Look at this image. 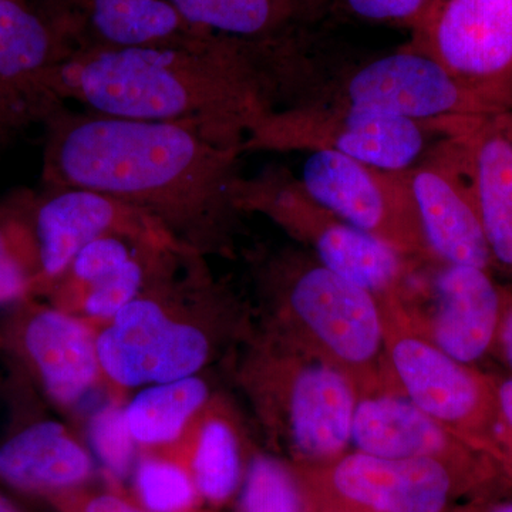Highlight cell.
<instances>
[{
    "label": "cell",
    "mask_w": 512,
    "mask_h": 512,
    "mask_svg": "<svg viewBox=\"0 0 512 512\" xmlns=\"http://www.w3.org/2000/svg\"><path fill=\"white\" fill-rule=\"evenodd\" d=\"M239 512H305V497L295 474L282 461L259 454L245 470Z\"/></svg>",
    "instance_id": "cell-27"
},
{
    "label": "cell",
    "mask_w": 512,
    "mask_h": 512,
    "mask_svg": "<svg viewBox=\"0 0 512 512\" xmlns=\"http://www.w3.org/2000/svg\"><path fill=\"white\" fill-rule=\"evenodd\" d=\"M94 473L96 460L89 446L60 421H28L0 441V481L49 503L84 490Z\"/></svg>",
    "instance_id": "cell-19"
},
{
    "label": "cell",
    "mask_w": 512,
    "mask_h": 512,
    "mask_svg": "<svg viewBox=\"0 0 512 512\" xmlns=\"http://www.w3.org/2000/svg\"><path fill=\"white\" fill-rule=\"evenodd\" d=\"M356 18L413 28L429 0H336Z\"/></svg>",
    "instance_id": "cell-29"
},
{
    "label": "cell",
    "mask_w": 512,
    "mask_h": 512,
    "mask_svg": "<svg viewBox=\"0 0 512 512\" xmlns=\"http://www.w3.org/2000/svg\"><path fill=\"white\" fill-rule=\"evenodd\" d=\"M498 407V444L512 451V377L495 380Z\"/></svg>",
    "instance_id": "cell-31"
},
{
    "label": "cell",
    "mask_w": 512,
    "mask_h": 512,
    "mask_svg": "<svg viewBox=\"0 0 512 512\" xmlns=\"http://www.w3.org/2000/svg\"><path fill=\"white\" fill-rule=\"evenodd\" d=\"M390 382L414 406L476 450L500 451L495 380L457 362L414 326L399 299H384Z\"/></svg>",
    "instance_id": "cell-5"
},
{
    "label": "cell",
    "mask_w": 512,
    "mask_h": 512,
    "mask_svg": "<svg viewBox=\"0 0 512 512\" xmlns=\"http://www.w3.org/2000/svg\"><path fill=\"white\" fill-rule=\"evenodd\" d=\"M282 315L305 353L335 367L359 396L386 393L382 303L325 266L296 271L285 285Z\"/></svg>",
    "instance_id": "cell-4"
},
{
    "label": "cell",
    "mask_w": 512,
    "mask_h": 512,
    "mask_svg": "<svg viewBox=\"0 0 512 512\" xmlns=\"http://www.w3.org/2000/svg\"><path fill=\"white\" fill-rule=\"evenodd\" d=\"M239 210L262 211L278 224L308 239L319 264L379 299H400L399 289L409 258L393 245L339 220L313 202L298 181L268 174L239 178L235 188Z\"/></svg>",
    "instance_id": "cell-7"
},
{
    "label": "cell",
    "mask_w": 512,
    "mask_h": 512,
    "mask_svg": "<svg viewBox=\"0 0 512 512\" xmlns=\"http://www.w3.org/2000/svg\"><path fill=\"white\" fill-rule=\"evenodd\" d=\"M45 188H82L150 215L177 241L204 252L234 212L241 148L170 121L56 111L45 124Z\"/></svg>",
    "instance_id": "cell-1"
},
{
    "label": "cell",
    "mask_w": 512,
    "mask_h": 512,
    "mask_svg": "<svg viewBox=\"0 0 512 512\" xmlns=\"http://www.w3.org/2000/svg\"><path fill=\"white\" fill-rule=\"evenodd\" d=\"M191 25L251 42L298 39L330 0H171Z\"/></svg>",
    "instance_id": "cell-22"
},
{
    "label": "cell",
    "mask_w": 512,
    "mask_h": 512,
    "mask_svg": "<svg viewBox=\"0 0 512 512\" xmlns=\"http://www.w3.org/2000/svg\"><path fill=\"white\" fill-rule=\"evenodd\" d=\"M130 478L144 511L195 512L202 503L187 464L171 451L141 450Z\"/></svg>",
    "instance_id": "cell-26"
},
{
    "label": "cell",
    "mask_w": 512,
    "mask_h": 512,
    "mask_svg": "<svg viewBox=\"0 0 512 512\" xmlns=\"http://www.w3.org/2000/svg\"><path fill=\"white\" fill-rule=\"evenodd\" d=\"M73 47L92 50L191 45L212 35L191 25L171 0H40Z\"/></svg>",
    "instance_id": "cell-17"
},
{
    "label": "cell",
    "mask_w": 512,
    "mask_h": 512,
    "mask_svg": "<svg viewBox=\"0 0 512 512\" xmlns=\"http://www.w3.org/2000/svg\"><path fill=\"white\" fill-rule=\"evenodd\" d=\"M39 274L28 191L0 201V311L35 299Z\"/></svg>",
    "instance_id": "cell-25"
},
{
    "label": "cell",
    "mask_w": 512,
    "mask_h": 512,
    "mask_svg": "<svg viewBox=\"0 0 512 512\" xmlns=\"http://www.w3.org/2000/svg\"><path fill=\"white\" fill-rule=\"evenodd\" d=\"M28 204L39 262L35 299L46 298L76 255L96 239L120 235L154 244H181L150 215L99 192L45 188L42 194L28 192Z\"/></svg>",
    "instance_id": "cell-14"
},
{
    "label": "cell",
    "mask_w": 512,
    "mask_h": 512,
    "mask_svg": "<svg viewBox=\"0 0 512 512\" xmlns=\"http://www.w3.org/2000/svg\"><path fill=\"white\" fill-rule=\"evenodd\" d=\"M338 90L329 104L417 121L446 136L495 114L437 60L412 45L363 64L342 80Z\"/></svg>",
    "instance_id": "cell-10"
},
{
    "label": "cell",
    "mask_w": 512,
    "mask_h": 512,
    "mask_svg": "<svg viewBox=\"0 0 512 512\" xmlns=\"http://www.w3.org/2000/svg\"><path fill=\"white\" fill-rule=\"evenodd\" d=\"M59 512H147L114 493H89L86 490L62 495L50 501Z\"/></svg>",
    "instance_id": "cell-30"
},
{
    "label": "cell",
    "mask_w": 512,
    "mask_h": 512,
    "mask_svg": "<svg viewBox=\"0 0 512 512\" xmlns=\"http://www.w3.org/2000/svg\"><path fill=\"white\" fill-rule=\"evenodd\" d=\"M433 309L416 328L457 362L471 366L497 342L505 295L490 272L440 264L433 281Z\"/></svg>",
    "instance_id": "cell-18"
},
{
    "label": "cell",
    "mask_w": 512,
    "mask_h": 512,
    "mask_svg": "<svg viewBox=\"0 0 512 512\" xmlns=\"http://www.w3.org/2000/svg\"><path fill=\"white\" fill-rule=\"evenodd\" d=\"M198 252L171 249L150 284L97 329V353L111 393L198 375L210 362L212 339L197 306L208 295Z\"/></svg>",
    "instance_id": "cell-3"
},
{
    "label": "cell",
    "mask_w": 512,
    "mask_h": 512,
    "mask_svg": "<svg viewBox=\"0 0 512 512\" xmlns=\"http://www.w3.org/2000/svg\"><path fill=\"white\" fill-rule=\"evenodd\" d=\"M87 437L94 460L99 461L111 483H124L131 477L140 447L128 429L123 403L113 400L96 410L90 417Z\"/></svg>",
    "instance_id": "cell-28"
},
{
    "label": "cell",
    "mask_w": 512,
    "mask_h": 512,
    "mask_svg": "<svg viewBox=\"0 0 512 512\" xmlns=\"http://www.w3.org/2000/svg\"><path fill=\"white\" fill-rule=\"evenodd\" d=\"M497 342L503 352L505 362L512 370V295H505Z\"/></svg>",
    "instance_id": "cell-32"
},
{
    "label": "cell",
    "mask_w": 512,
    "mask_h": 512,
    "mask_svg": "<svg viewBox=\"0 0 512 512\" xmlns=\"http://www.w3.org/2000/svg\"><path fill=\"white\" fill-rule=\"evenodd\" d=\"M437 128L343 104L301 103L271 111L245 138V150H332L387 173H404L426 153ZM444 134V133H441Z\"/></svg>",
    "instance_id": "cell-6"
},
{
    "label": "cell",
    "mask_w": 512,
    "mask_h": 512,
    "mask_svg": "<svg viewBox=\"0 0 512 512\" xmlns=\"http://www.w3.org/2000/svg\"><path fill=\"white\" fill-rule=\"evenodd\" d=\"M350 443L370 456L431 458L453 468L476 450L399 393L359 397Z\"/></svg>",
    "instance_id": "cell-21"
},
{
    "label": "cell",
    "mask_w": 512,
    "mask_h": 512,
    "mask_svg": "<svg viewBox=\"0 0 512 512\" xmlns=\"http://www.w3.org/2000/svg\"><path fill=\"white\" fill-rule=\"evenodd\" d=\"M306 473L320 512H443L454 490L453 467L431 458L355 453L313 464Z\"/></svg>",
    "instance_id": "cell-15"
},
{
    "label": "cell",
    "mask_w": 512,
    "mask_h": 512,
    "mask_svg": "<svg viewBox=\"0 0 512 512\" xmlns=\"http://www.w3.org/2000/svg\"><path fill=\"white\" fill-rule=\"evenodd\" d=\"M456 138L493 262L512 272V110L468 123Z\"/></svg>",
    "instance_id": "cell-20"
},
{
    "label": "cell",
    "mask_w": 512,
    "mask_h": 512,
    "mask_svg": "<svg viewBox=\"0 0 512 512\" xmlns=\"http://www.w3.org/2000/svg\"><path fill=\"white\" fill-rule=\"evenodd\" d=\"M190 470L202 501L222 505L231 500L245 476L241 439L234 421L214 400L171 450Z\"/></svg>",
    "instance_id": "cell-23"
},
{
    "label": "cell",
    "mask_w": 512,
    "mask_h": 512,
    "mask_svg": "<svg viewBox=\"0 0 512 512\" xmlns=\"http://www.w3.org/2000/svg\"><path fill=\"white\" fill-rule=\"evenodd\" d=\"M412 46L495 113L512 110V0H429Z\"/></svg>",
    "instance_id": "cell-9"
},
{
    "label": "cell",
    "mask_w": 512,
    "mask_h": 512,
    "mask_svg": "<svg viewBox=\"0 0 512 512\" xmlns=\"http://www.w3.org/2000/svg\"><path fill=\"white\" fill-rule=\"evenodd\" d=\"M265 365L258 372L259 400L295 457L313 466L342 456L360 397L355 384L308 353Z\"/></svg>",
    "instance_id": "cell-8"
},
{
    "label": "cell",
    "mask_w": 512,
    "mask_h": 512,
    "mask_svg": "<svg viewBox=\"0 0 512 512\" xmlns=\"http://www.w3.org/2000/svg\"><path fill=\"white\" fill-rule=\"evenodd\" d=\"M0 512H22L15 507L5 495L0 494Z\"/></svg>",
    "instance_id": "cell-33"
},
{
    "label": "cell",
    "mask_w": 512,
    "mask_h": 512,
    "mask_svg": "<svg viewBox=\"0 0 512 512\" xmlns=\"http://www.w3.org/2000/svg\"><path fill=\"white\" fill-rule=\"evenodd\" d=\"M292 53L293 40L217 33L184 46L92 50L57 67L53 90L93 113L185 124L242 150L249 131L285 96Z\"/></svg>",
    "instance_id": "cell-2"
},
{
    "label": "cell",
    "mask_w": 512,
    "mask_h": 512,
    "mask_svg": "<svg viewBox=\"0 0 512 512\" xmlns=\"http://www.w3.org/2000/svg\"><path fill=\"white\" fill-rule=\"evenodd\" d=\"M404 178L429 255L440 264L490 271L493 256L456 138L404 171Z\"/></svg>",
    "instance_id": "cell-16"
},
{
    "label": "cell",
    "mask_w": 512,
    "mask_h": 512,
    "mask_svg": "<svg viewBox=\"0 0 512 512\" xmlns=\"http://www.w3.org/2000/svg\"><path fill=\"white\" fill-rule=\"evenodd\" d=\"M0 350L15 357L56 407L76 409L104 384L97 329L79 316L37 299L9 309Z\"/></svg>",
    "instance_id": "cell-11"
},
{
    "label": "cell",
    "mask_w": 512,
    "mask_h": 512,
    "mask_svg": "<svg viewBox=\"0 0 512 512\" xmlns=\"http://www.w3.org/2000/svg\"><path fill=\"white\" fill-rule=\"evenodd\" d=\"M73 55L63 30L39 3L0 0V143L62 109L53 77Z\"/></svg>",
    "instance_id": "cell-13"
},
{
    "label": "cell",
    "mask_w": 512,
    "mask_h": 512,
    "mask_svg": "<svg viewBox=\"0 0 512 512\" xmlns=\"http://www.w3.org/2000/svg\"><path fill=\"white\" fill-rule=\"evenodd\" d=\"M494 512H512V504L503 505V507L498 508Z\"/></svg>",
    "instance_id": "cell-34"
},
{
    "label": "cell",
    "mask_w": 512,
    "mask_h": 512,
    "mask_svg": "<svg viewBox=\"0 0 512 512\" xmlns=\"http://www.w3.org/2000/svg\"><path fill=\"white\" fill-rule=\"evenodd\" d=\"M303 192L330 214L407 256H430L404 173H387L332 150L308 151Z\"/></svg>",
    "instance_id": "cell-12"
},
{
    "label": "cell",
    "mask_w": 512,
    "mask_h": 512,
    "mask_svg": "<svg viewBox=\"0 0 512 512\" xmlns=\"http://www.w3.org/2000/svg\"><path fill=\"white\" fill-rule=\"evenodd\" d=\"M211 400L210 386L204 379L198 375L184 377L141 387L124 404V416L140 451L171 450Z\"/></svg>",
    "instance_id": "cell-24"
}]
</instances>
